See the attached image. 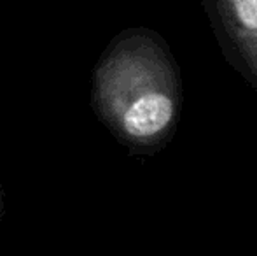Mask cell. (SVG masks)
Listing matches in <instances>:
<instances>
[{"mask_svg": "<svg viewBox=\"0 0 257 256\" xmlns=\"http://www.w3.org/2000/svg\"><path fill=\"white\" fill-rule=\"evenodd\" d=\"M220 55L257 93V0H201Z\"/></svg>", "mask_w": 257, "mask_h": 256, "instance_id": "cell-2", "label": "cell"}, {"mask_svg": "<svg viewBox=\"0 0 257 256\" xmlns=\"http://www.w3.org/2000/svg\"><path fill=\"white\" fill-rule=\"evenodd\" d=\"M100 116L121 142L154 153L170 142L184 104L182 75L168 42L151 28L112 41L96 70Z\"/></svg>", "mask_w": 257, "mask_h": 256, "instance_id": "cell-1", "label": "cell"}]
</instances>
